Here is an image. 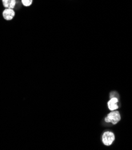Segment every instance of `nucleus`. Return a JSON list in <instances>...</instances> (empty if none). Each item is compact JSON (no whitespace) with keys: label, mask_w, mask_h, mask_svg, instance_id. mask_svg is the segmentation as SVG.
Returning <instances> with one entry per match:
<instances>
[{"label":"nucleus","mask_w":132,"mask_h":150,"mask_svg":"<svg viewBox=\"0 0 132 150\" xmlns=\"http://www.w3.org/2000/svg\"><path fill=\"white\" fill-rule=\"evenodd\" d=\"M115 140V134L110 131L105 132L102 137V141L105 145L110 146Z\"/></svg>","instance_id":"obj_1"},{"label":"nucleus","mask_w":132,"mask_h":150,"mask_svg":"<svg viewBox=\"0 0 132 150\" xmlns=\"http://www.w3.org/2000/svg\"><path fill=\"white\" fill-rule=\"evenodd\" d=\"M109 120V122L115 125L118 123L121 120V115L119 111H111L107 116Z\"/></svg>","instance_id":"obj_2"},{"label":"nucleus","mask_w":132,"mask_h":150,"mask_svg":"<svg viewBox=\"0 0 132 150\" xmlns=\"http://www.w3.org/2000/svg\"><path fill=\"white\" fill-rule=\"evenodd\" d=\"M15 11L11 8H6L2 13L3 18L7 21H11L15 16Z\"/></svg>","instance_id":"obj_3"},{"label":"nucleus","mask_w":132,"mask_h":150,"mask_svg":"<svg viewBox=\"0 0 132 150\" xmlns=\"http://www.w3.org/2000/svg\"><path fill=\"white\" fill-rule=\"evenodd\" d=\"M119 99L115 97H112L110 99V100L108 102L107 105L108 109L111 111H115L119 109Z\"/></svg>","instance_id":"obj_4"},{"label":"nucleus","mask_w":132,"mask_h":150,"mask_svg":"<svg viewBox=\"0 0 132 150\" xmlns=\"http://www.w3.org/2000/svg\"><path fill=\"white\" fill-rule=\"evenodd\" d=\"M16 0H2V3L4 8L14 9L16 6Z\"/></svg>","instance_id":"obj_5"},{"label":"nucleus","mask_w":132,"mask_h":150,"mask_svg":"<svg viewBox=\"0 0 132 150\" xmlns=\"http://www.w3.org/2000/svg\"><path fill=\"white\" fill-rule=\"evenodd\" d=\"M21 3L23 6L27 7L32 4L33 0H21Z\"/></svg>","instance_id":"obj_6"}]
</instances>
